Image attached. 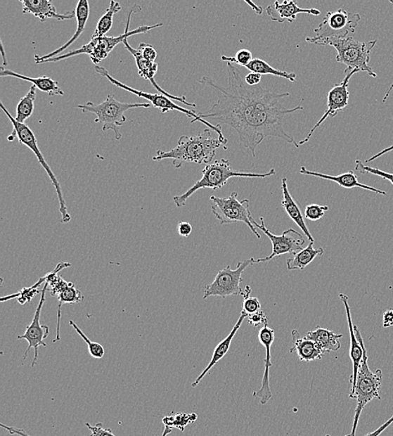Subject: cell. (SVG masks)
<instances>
[{"label": "cell", "instance_id": "1", "mask_svg": "<svg viewBox=\"0 0 393 436\" xmlns=\"http://www.w3.org/2000/svg\"><path fill=\"white\" fill-rule=\"evenodd\" d=\"M228 84L221 86L209 77H203L200 84L216 91L217 100L208 113H198L203 120H212L228 125L238 134L244 147L256 157L257 146L266 138L275 137L299 148L294 137L283 128L287 115L304 110L302 106L289 108L282 100L289 93H274L259 86H248L241 72L233 63L226 64Z\"/></svg>", "mask_w": 393, "mask_h": 436}, {"label": "cell", "instance_id": "2", "mask_svg": "<svg viewBox=\"0 0 393 436\" xmlns=\"http://www.w3.org/2000/svg\"><path fill=\"white\" fill-rule=\"evenodd\" d=\"M212 131L206 129L195 136L182 135L176 147L169 151H157L153 160H172L176 169H180L186 163L211 164L217 150L221 146L226 150L218 137H212Z\"/></svg>", "mask_w": 393, "mask_h": 436}, {"label": "cell", "instance_id": "3", "mask_svg": "<svg viewBox=\"0 0 393 436\" xmlns=\"http://www.w3.org/2000/svg\"><path fill=\"white\" fill-rule=\"evenodd\" d=\"M354 330H355L357 338L361 342L362 349H363V357H362L359 371H358L357 373L355 391H354V394L352 396H349L350 399H356L357 404L355 416H354L352 432L346 436H356L358 422H359L361 413L363 411L366 405L373 399H382V371L378 369L375 372H373L370 369L368 351H366L361 331L356 326H354Z\"/></svg>", "mask_w": 393, "mask_h": 436}, {"label": "cell", "instance_id": "4", "mask_svg": "<svg viewBox=\"0 0 393 436\" xmlns=\"http://www.w3.org/2000/svg\"><path fill=\"white\" fill-rule=\"evenodd\" d=\"M141 11H142V8L138 6V4H134V6L130 8L128 17H127L124 33L122 34L121 36L117 37H103L91 39L89 43L86 44V45L82 46L79 49L74 50L68 52L67 54H62L59 56H56V58L46 60L42 63H58L60 62V60L73 58V56L86 54L90 56L91 62H93L94 65H98L102 60L108 58L110 52L115 49L119 44L123 43L125 40H128L129 37L134 36V34H146L150 32L153 29L161 27V26L163 25V23H158L154 25H143L141 26V27H138L129 32V28L131 16H132L134 13H138Z\"/></svg>", "mask_w": 393, "mask_h": 436}, {"label": "cell", "instance_id": "5", "mask_svg": "<svg viewBox=\"0 0 393 436\" xmlns=\"http://www.w3.org/2000/svg\"><path fill=\"white\" fill-rule=\"evenodd\" d=\"M276 171L271 169L266 173H252L233 171L231 167V162L226 159H220L208 164L202 171V177L196 181L193 186L184 194L176 195L174 203L177 207L186 206L187 200L194 195L196 191L202 189L211 188L213 190L222 188L228 182L231 178H265L274 176Z\"/></svg>", "mask_w": 393, "mask_h": 436}, {"label": "cell", "instance_id": "6", "mask_svg": "<svg viewBox=\"0 0 393 436\" xmlns=\"http://www.w3.org/2000/svg\"><path fill=\"white\" fill-rule=\"evenodd\" d=\"M151 106L150 103H122L117 101L115 96L109 94L101 103L87 102L79 104L77 108L81 109L83 113H94L97 116L95 123L102 124L103 131H113L115 139L120 141L122 138L120 129L127 120L125 113L133 108H150Z\"/></svg>", "mask_w": 393, "mask_h": 436}, {"label": "cell", "instance_id": "7", "mask_svg": "<svg viewBox=\"0 0 393 436\" xmlns=\"http://www.w3.org/2000/svg\"><path fill=\"white\" fill-rule=\"evenodd\" d=\"M361 19L359 14H352L343 8L330 11L318 27L314 30L316 36L307 37L305 41L314 45L326 46L335 41L352 37Z\"/></svg>", "mask_w": 393, "mask_h": 436}, {"label": "cell", "instance_id": "8", "mask_svg": "<svg viewBox=\"0 0 393 436\" xmlns=\"http://www.w3.org/2000/svg\"><path fill=\"white\" fill-rule=\"evenodd\" d=\"M95 72L100 74L102 77L107 78L112 84L120 87V89L128 91L129 93L137 96L138 98L148 100V101L152 104V106L159 108L163 115L169 111H178L184 113L189 119H191V124L195 123L196 121L200 122V123L206 125L207 129H212L214 132H216L218 135V139H220V141L224 143L225 146L228 145V139L225 138L224 132H222L221 124L214 125L210 123V122L202 119V117L199 116L198 113L177 105L176 103L173 102L172 99L166 97L165 95L148 94L146 93V91L134 89V87H131L115 79V77H112L110 74H109L108 70L105 69L103 67L95 65Z\"/></svg>", "mask_w": 393, "mask_h": 436}, {"label": "cell", "instance_id": "9", "mask_svg": "<svg viewBox=\"0 0 393 436\" xmlns=\"http://www.w3.org/2000/svg\"><path fill=\"white\" fill-rule=\"evenodd\" d=\"M0 107L2 110L10 119L13 125V131L10 136L8 137V141H13L15 138L19 139V143L22 145L29 148L30 150L36 155L39 162L42 165L44 169L50 177L52 185L55 187L56 193H58L59 203H60V212L62 215V224H68L71 221V215L67 212V207L65 206V200L63 198L62 187H60V183L56 179L55 174L51 171L50 165H48L47 161L42 155V153L39 148L37 139L36 135H34L32 129L29 127L27 124L19 123L15 120V117L11 115V113L7 110L6 106L4 105L3 102L0 103Z\"/></svg>", "mask_w": 393, "mask_h": 436}, {"label": "cell", "instance_id": "10", "mask_svg": "<svg viewBox=\"0 0 393 436\" xmlns=\"http://www.w3.org/2000/svg\"><path fill=\"white\" fill-rule=\"evenodd\" d=\"M377 43V40L360 41L348 37L332 42L330 46L337 51L336 62L346 65V69L356 70L359 72L368 73L370 77H377V74L369 65L371 51Z\"/></svg>", "mask_w": 393, "mask_h": 436}, {"label": "cell", "instance_id": "11", "mask_svg": "<svg viewBox=\"0 0 393 436\" xmlns=\"http://www.w3.org/2000/svg\"><path fill=\"white\" fill-rule=\"evenodd\" d=\"M238 193H231L228 198H221L212 195L210 198L212 203V212L220 222L221 225L244 222L257 238H261L260 234L252 224V213L249 208V200L238 199Z\"/></svg>", "mask_w": 393, "mask_h": 436}, {"label": "cell", "instance_id": "12", "mask_svg": "<svg viewBox=\"0 0 393 436\" xmlns=\"http://www.w3.org/2000/svg\"><path fill=\"white\" fill-rule=\"evenodd\" d=\"M255 258L238 262L237 268L231 269L228 265L217 273L214 281L207 286L204 290L203 299L206 300L212 296L215 297L226 298L231 295H243L244 290L242 289L243 274L245 269L253 263Z\"/></svg>", "mask_w": 393, "mask_h": 436}, {"label": "cell", "instance_id": "13", "mask_svg": "<svg viewBox=\"0 0 393 436\" xmlns=\"http://www.w3.org/2000/svg\"><path fill=\"white\" fill-rule=\"evenodd\" d=\"M252 224L256 229H259L265 233L273 245L272 254L265 258H260L253 261L255 264L263 263L272 260L275 257L281 256L286 254L294 255L301 250H303V245L305 240L302 234L297 232L294 229H289L285 231L281 235H275L270 232L265 225L264 218L260 217V224L256 222L255 218L252 217Z\"/></svg>", "mask_w": 393, "mask_h": 436}, {"label": "cell", "instance_id": "14", "mask_svg": "<svg viewBox=\"0 0 393 436\" xmlns=\"http://www.w3.org/2000/svg\"><path fill=\"white\" fill-rule=\"evenodd\" d=\"M344 80L339 84H335L330 90L328 97H327V110L321 117V120L317 122L316 125L309 131L307 137L304 139L303 141H299V146L305 145V143L309 141V139L312 137V135L316 130L320 127V126L324 123V122L328 119V117H334L338 115V113L342 111L343 109L348 106L349 98H350V93L348 91L349 82H350L352 77L354 74H356L359 72L356 70H344Z\"/></svg>", "mask_w": 393, "mask_h": 436}, {"label": "cell", "instance_id": "15", "mask_svg": "<svg viewBox=\"0 0 393 436\" xmlns=\"http://www.w3.org/2000/svg\"><path fill=\"white\" fill-rule=\"evenodd\" d=\"M49 286V283H45L43 289L41 290V296L40 302H39L36 312L32 323L28 326H26L25 333L23 335H18L17 339H25L29 343V347L26 349L24 354L23 359H26L30 349L33 348L34 351V359L32 364V368H34L37 365L39 359V347H46V343L44 342V340L47 338L49 335L50 329L47 326H43L40 323V318L41 315V311L44 303L46 302V293L47 287Z\"/></svg>", "mask_w": 393, "mask_h": 436}, {"label": "cell", "instance_id": "16", "mask_svg": "<svg viewBox=\"0 0 393 436\" xmlns=\"http://www.w3.org/2000/svg\"><path fill=\"white\" fill-rule=\"evenodd\" d=\"M123 44L125 49L130 52L131 55L134 56L135 62H136L138 75L145 78L146 80L150 81L153 86H154L160 94L166 96V97L172 99L173 101H177L185 104L186 106L192 108L196 107L195 103L188 102L185 96H174L161 89V87L156 84L155 80L156 73L158 72L159 64L143 58L141 54L139 53L138 49H134V48L129 45L128 40H125Z\"/></svg>", "mask_w": 393, "mask_h": 436}, {"label": "cell", "instance_id": "17", "mask_svg": "<svg viewBox=\"0 0 393 436\" xmlns=\"http://www.w3.org/2000/svg\"><path fill=\"white\" fill-rule=\"evenodd\" d=\"M274 339L275 331L273 329L270 328L269 326L262 327L259 333V340L262 345L266 349L265 369L262 386L259 390L253 392L252 395L255 398L260 399V403L263 405L267 404L273 397L272 391L270 390L269 371L270 368L272 367V363H271V347H272Z\"/></svg>", "mask_w": 393, "mask_h": 436}, {"label": "cell", "instance_id": "18", "mask_svg": "<svg viewBox=\"0 0 393 436\" xmlns=\"http://www.w3.org/2000/svg\"><path fill=\"white\" fill-rule=\"evenodd\" d=\"M23 6V14H30L40 19L41 23L48 19L60 21L69 20L76 17L75 11H69L65 14H59L50 0H20Z\"/></svg>", "mask_w": 393, "mask_h": 436}, {"label": "cell", "instance_id": "19", "mask_svg": "<svg viewBox=\"0 0 393 436\" xmlns=\"http://www.w3.org/2000/svg\"><path fill=\"white\" fill-rule=\"evenodd\" d=\"M266 11L271 20L278 22V23H283L285 21L292 23L299 14L314 16L321 14V11L316 8H302L295 1H287V0L283 3L275 1L266 8Z\"/></svg>", "mask_w": 393, "mask_h": 436}, {"label": "cell", "instance_id": "20", "mask_svg": "<svg viewBox=\"0 0 393 436\" xmlns=\"http://www.w3.org/2000/svg\"><path fill=\"white\" fill-rule=\"evenodd\" d=\"M339 296H340V299L342 300L344 309H346L349 331H350V338H351L350 357L352 361V365H353V373L351 376L352 389H351L350 396H352L354 394V391H355V387L356 385V379H357V373H358V371H359L362 357H363V349H362L361 342L359 341V339L357 338L356 335L355 333V330H354L351 308H350V305H349V303H348L349 297L347 295H344V294H340Z\"/></svg>", "mask_w": 393, "mask_h": 436}, {"label": "cell", "instance_id": "21", "mask_svg": "<svg viewBox=\"0 0 393 436\" xmlns=\"http://www.w3.org/2000/svg\"><path fill=\"white\" fill-rule=\"evenodd\" d=\"M75 12L77 23V32L73 34L72 37L67 43L58 48V50L43 56H34V62L37 64H42L46 60L60 56L65 50H67L70 46L72 45L81 37V34L84 32L86 22L89 20L90 15L89 2L87 0H80V1H78Z\"/></svg>", "mask_w": 393, "mask_h": 436}, {"label": "cell", "instance_id": "22", "mask_svg": "<svg viewBox=\"0 0 393 436\" xmlns=\"http://www.w3.org/2000/svg\"><path fill=\"white\" fill-rule=\"evenodd\" d=\"M299 173L304 174V176L318 177L321 179H324V180L335 182L336 184H338L340 186L343 187V188H361L366 191H373V193L375 194L387 195V193L385 191L379 190L378 188H375V187L362 184V183L358 181L356 174L352 171L338 174V176H331V174H326L321 172L309 171L307 167H301Z\"/></svg>", "mask_w": 393, "mask_h": 436}, {"label": "cell", "instance_id": "23", "mask_svg": "<svg viewBox=\"0 0 393 436\" xmlns=\"http://www.w3.org/2000/svg\"><path fill=\"white\" fill-rule=\"evenodd\" d=\"M282 202L281 205L283 209H285L287 214L291 218L292 222L299 226V228L303 231L305 236L307 237L309 242H314L311 232L308 229L307 224H305L304 219V213L301 211L300 207L298 203L292 198V196L288 186L287 178L283 177L282 179Z\"/></svg>", "mask_w": 393, "mask_h": 436}, {"label": "cell", "instance_id": "24", "mask_svg": "<svg viewBox=\"0 0 393 436\" xmlns=\"http://www.w3.org/2000/svg\"><path fill=\"white\" fill-rule=\"evenodd\" d=\"M247 317V314L242 311L241 315H240L237 323H236L233 328L231 329L228 337H226L224 340H222V341L216 347L215 350L213 352L211 361H210L207 367L202 371V373L199 375L198 378L195 379V382L192 383V387H195L198 386L200 382L202 381L205 376H206V375L210 372V370H211L214 366L218 363V361L224 359L226 353L229 351L231 342H233L236 334H237L240 327H241L244 320H245Z\"/></svg>", "mask_w": 393, "mask_h": 436}, {"label": "cell", "instance_id": "25", "mask_svg": "<svg viewBox=\"0 0 393 436\" xmlns=\"http://www.w3.org/2000/svg\"><path fill=\"white\" fill-rule=\"evenodd\" d=\"M299 333L297 330L292 331V341L294 347L290 349V352H296L301 361H309L321 360L324 353L318 347L316 343L307 338H301Z\"/></svg>", "mask_w": 393, "mask_h": 436}, {"label": "cell", "instance_id": "26", "mask_svg": "<svg viewBox=\"0 0 393 436\" xmlns=\"http://www.w3.org/2000/svg\"><path fill=\"white\" fill-rule=\"evenodd\" d=\"M342 337V334H336L334 331L321 326H317L314 331H308L305 335V338L316 343L324 354L338 351L342 347L340 339Z\"/></svg>", "mask_w": 393, "mask_h": 436}, {"label": "cell", "instance_id": "27", "mask_svg": "<svg viewBox=\"0 0 393 436\" xmlns=\"http://www.w3.org/2000/svg\"><path fill=\"white\" fill-rule=\"evenodd\" d=\"M0 77H12L32 82L33 86H36L37 89L43 91V93L47 94L48 96H50V97H52V96L64 95V91L59 86L58 82L51 79L49 77H26L25 75H22V74L13 72L11 70L4 69L3 67L1 68V72H0Z\"/></svg>", "mask_w": 393, "mask_h": 436}, {"label": "cell", "instance_id": "28", "mask_svg": "<svg viewBox=\"0 0 393 436\" xmlns=\"http://www.w3.org/2000/svg\"><path fill=\"white\" fill-rule=\"evenodd\" d=\"M324 248H314V243L309 242L307 248H303L292 255V258L287 259L286 264L289 270H303L311 264L318 256L324 255Z\"/></svg>", "mask_w": 393, "mask_h": 436}, {"label": "cell", "instance_id": "29", "mask_svg": "<svg viewBox=\"0 0 393 436\" xmlns=\"http://www.w3.org/2000/svg\"><path fill=\"white\" fill-rule=\"evenodd\" d=\"M58 298L59 304L58 307V324H56V339L53 340V342L60 341V316H62V312H60V308H62L64 304H73L80 303L82 302L83 295L79 290H77L73 283H69V286L65 288L62 292H60L59 295L56 296Z\"/></svg>", "mask_w": 393, "mask_h": 436}, {"label": "cell", "instance_id": "30", "mask_svg": "<svg viewBox=\"0 0 393 436\" xmlns=\"http://www.w3.org/2000/svg\"><path fill=\"white\" fill-rule=\"evenodd\" d=\"M250 72H255L260 74V75H273L279 77L285 78L288 81L295 82L296 80V74L295 72H288L285 71H281V70L275 69L273 67L266 63L265 60L260 58H255L252 60L250 64H248L246 67Z\"/></svg>", "mask_w": 393, "mask_h": 436}, {"label": "cell", "instance_id": "31", "mask_svg": "<svg viewBox=\"0 0 393 436\" xmlns=\"http://www.w3.org/2000/svg\"><path fill=\"white\" fill-rule=\"evenodd\" d=\"M37 87H30L25 97L20 100L16 107V116L15 120L19 123L25 124V121L32 117L34 109V101L37 98Z\"/></svg>", "mask_w": 393, "mask_h": 436}, {"label": "cell", "instance_id": "32", "mask_svg": "<svg viewBox=\"0 0 393 436\" xmlns=\"http://www.w3.org/2000/svg\"><path fill=\"white\" fill-rule=\"evenodd\" d=\"M121 10L120 4L112 0L105 14L100 18L91 39L106 37V34L112 27L113 16Z\"/></svg>", "mask_w": 393, "mask_h": 436}, {"label": "cell", "instance_id": "33", "mask_svg": "<svg viewBox=\"0 0 393 436\" xmlns=\"http://www.w3.org/2000/svg\"><path fill=\"white\" fill-rule=\"evenodd\" d=\"M198 416L195 413H172L169 416H165L163 418V424L165 427H169V428H176L181 431H184L186 427L190 424H194L198 421Z\"/></svg>", "mask_w": 393, "mask_h": 436}, {"label": "cell", "instance_id": "34", "mask_svg": "<svg viewBox=\"0 0 393 436\" xmlns=\"http://www.w3.org/2000/svg\"><path fill=\"white\" fill-rule=\"evenodd\" d=\"M46 277L41 278L40 280L32 287L30 288H23L19 293L11 295V296H8V297L2 298L1 300H8L13 298H16L18 300V302L21 304H24L26 302H32V300L36 296L37 294L40 293L41 290H39V286L41 285L42 282H46Z\"/></svg>", "mask_w": 393, "mask_h": 436}, {"label": "cell", "instance_id": "35", "mask_svg": "<svg viewBox=\"0 0 393 436\" xmlns=\"http://www.w3.org/2000/svg\"><path fill=\"white\" fill-rule=\"evenodd\" d=\"M70 325H71L74 329L77 331L78 334H79L80 337L84 340V342L86 343V345L89 346V352L91 357L96 359H103L105 354L104 347L101 345V344L98 342H91V340L87 338V335L80 329V327L78 326L75 322L72 321H70Z\"/></svg>", "mask_w": 393, "mask_h": 436}, {"label": "cell", "instance_id": "36", "mask_svg": "<svg viewBox=\"0 0 393 436\" xmlns=\"http://www.w3.org/2000/svg\"><path fill=\"white\" fill-rule=\"evenodd\" d=\"M355 168L356 171L360 172L361 174H372L373 176L381 177L383 180L389 181L393 186V173L383 172L378 168L366 167V165L362 163V161L360 160H356Z\"/></svg>", "mask_w": 393, "mask_h": 436}, {"label": "cell", "instance_id": "37", "mask_svg": "<svg viewBox=\"0 0 393 436\" xmlns=\"http://www.w3.org/2000/svg\"><path fill=\"white\" fill-rule=\"evenodd\" d=\"M222 62L228 63H236L242 67L246 68L248 64H250L252 58V52L247 49H242L237 52V54L233 58V56H221Z\"/></svg>", "mask_w": 393, "mask_h": 436}, {"label": "cell", "instance_id": "38", "mask_svg": "<svg viewBox=\"0 0 393 436\" xmlns=\"http://www.w3.org/2000/svg\"><path fill=\"white\" fill-rule=\"evenodd\" d=\"M329 210L328 206H321L318 204H309L304 209V217L312 222L321 219L326 212Z\"/></svg>", "mask_w": 393, "mask_h": 436}, {"label": "cell", "instance_id": "39", "mask_svg": "<svg viewBox=\"0 0 393 436\" xmlns=\"http://www.w3.org/2000/svg\"><path fill=\"white\" fill-rule=\"evenodd\" d=\"M261 308L262 304L260 300L257 297L248 296V297L243 298V311L245 312L247 316L261 311Z\"/></svg>", "mask_w": 393, "mask_h": 436}, {"label": "cell", "instance_id": "40", "mask_svg": "<svg viewBox=\"0 0 393 436\" xmlns=\"http://www.w3.org/2000/svg\"><path fill=\"white\" fill-rule=\"evenodd\" d=\"M138 51L143 58L150 60V62H155L157 58V51L150 44L143 42L139 44Z\"/></svg>", "mask_w": 393, "mask_h": 436}, {"label": "cell", "instance_id": "41", "mask_svg": "<svg viewBox=\"0 0 393 436\" xmlns=\"http://www.w3.org/2000/svg\"><path fill=\"white\" fill-rule=\"evenodd\" d=\"M247 318L248 323L252 326L259 327L262 325L264 326H268V318L263 311L251 314V315H248Z\"/></svg>", "mask_w": 393, "mask_h": 436}, {"label": "cell", "instance_id": "42", "mask_svg": "<svg viewBox=\"0 0 393 436\" xmlns=\"http://www.w3.org/2000/svg\"><path fill=\"white\" fill-rule=\"evenodd\" d=\"M86 426L91 431L90 436H116L113 434L112 429H104L102 423L100 422L95 425H91L89 423H86Z\"/></svg>", "mask_w": 393, "mask_h": 436}, {"label": "cell", "instance_id": "43", "mask_svg": "<svg viewBox=\"0 0 393 436\" xmlns=\"http://www.w3.org/2000/svg\"><path fill=\"white\" fill-rule=\"evenodd\" d=\"M192 226L188 222H179L177 230L178 233L181 237L188 238L190 237V235L192 233Z\"/></svg>", "mask_w": 393, "mask_h": 436}, {"label": "cell", "instance_id": "44", "mask_svg": "<svg viewBox=\"0 0 393 436\" xmlns=\"http://www.w3.org/2000/svg\"><path fill=\"white\" fill-rule=\"evenodd\" d=\"M244 80H245V82L248 86H259L262 80V75L255 72H250L248 73L245 77H244Z\"/></svg>", "mask_w": 393, "mask_h": 436}, {"label": "cell", "instance_id": "45", "mask_svg": "<svg viewBox=\"0 0 393 436\" xmlns=\"http://www.w3.org/2000/svg\"><path fill=\"white\" fill-rule=\"evenodd\" d=\"M0 426L2 427L4 430H6L8 433L11 435H18V436H32L29 434L26 433L23 429L16 428L15 426H8L4 425L3 423L0 424Z\"/></svg>", "mask_w": 393, "mask_h": 436}, {"label": "cell", "instance_id": "46", "mask_svg": "<svg viewBox=\"0 0 393 436\" xmlns=\"http://www.w3.org/2000/svg\"><path fill=\"white\" fill-rule=\"evenodd\" d=\"M382 326L385 328L393 326V309H388V311L384 312Z\"/></svg>", "mask_w": 393, "mask_h": 436}, {"label": "cell", "instance_id": "47", "mask_svg": "<svg viewBox=\"0 0 393 436\" xmlns=\"http://www.w3.org/2000/svg\"><path fill=\"white\" fill-rule=\"evenodd\" d=\"M393 423V416L388 420L386 423L379 427L378 430L373 431V432H371L365 436H379L381 435L384 430H387L388 427H389Z\"/></svg>", "mask_w": 393, "mask_h": 436}, {"label": "cell", "instance_id": "48", "mask_svg": "<svg viewBox=\"0 0 393 436\" xmlns=\"http://www.w3.org/2000/svg\"><path fill=\"white\" fill-rule=\"evenodd\" d=\"M392 150H393V146H392L390 147H387V148H386V149H384L383 150L380 151L379 153H378L377 155H374L373 156L371 157L370 159L366 160V163L372 162V161L380 158V157L382 156L383 155H386L387 153L392 151Z\"/></svg>", "mask_w": 393, "mask_h": 436}, {"label": "cell", "instance_id": "49", "mask_svg": "<svg viewBox=\"0 0 393 436\" xmlns=\"http://www.w3.org/2000/svg\"><path fill=\"white\" fill-rule=\"evenodd\" d=\"M246 3L249 6L252 7V10L255 11L257 15H261L262 12H263V8L256 6L255 3L251 1H246Z\"/></svg>", "mask_w": 393, "mask_h": 436}, {"label": "cell", "instance_id": "50", "mask_svg": "<svg viewBox=\"0 0 393 436\" xmlns=\"http://www.w3.org/2000/svg\"><path fill=\"white\" fill-rule=\"evenodd\" d=\"M1 54H2V58H3V65H4V67H6V65H8V63H7V59L6 58V52H4V45H3L2 41H1Z\"/></svg>", "mask_w": 393, "mask_h": 436}, {"label": "cell", "instance_id": "51", "mask_svg": "<svg viewBox=\"0 0 393 436\" xmlns=\"http://www.w3.org/2000/svg\"><path fill=\"white\" fill-rule=\"evenodd\" d=\"M392 90H393V82H392V84H391V86H390V87H389V89H388V90L387 91V93H386L385 96H384V98H383V99H382V102H383V103H385V102L387 101V99L388 98V97H389V95H390L391 91H392Z\"/></svg>", "mask_w": 393, "mask_h": 436}, {"label": "cell", "instance_id": "52", "mask_svg": "<svg viewBox=\"0 0 393 436\" xmlns=\"http://www.w3.org/2000/svg\"><path fill=\"white\" fill-rule=\"evenodd\" d=\"M326 436H330V435H326Z\"/></svg>", "mask_w": 393, "mask_h": 436}]
</instances>
